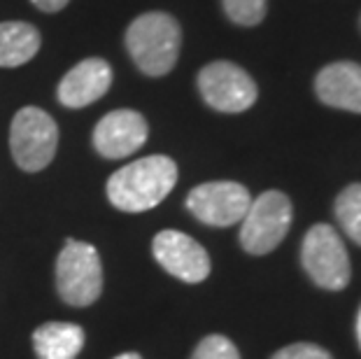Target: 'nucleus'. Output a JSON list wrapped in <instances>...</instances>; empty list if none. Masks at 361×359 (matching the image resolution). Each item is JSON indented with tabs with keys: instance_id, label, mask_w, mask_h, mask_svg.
<instances>
[{
	"instance_id": "nucleus-6",
	"label": "nucleus",
	"mask_w": 361,
	"mask_h": 359,
	"mask_svg": "<svg viewBox=\"0 0 361 359\" xmlns=\"http://www.w3.org/2000/svg\"><path fill=\"white\" fill-rule=\"evenodd\" d=\"M301 262L310 280L322 289H345L352 276L348 250L334 226L314 224L303 238Z\"/></svg>"
},
{
	"instance_id": "nucleus-16",
	"label": "nucleus",
	"mask_w": 361,
	"mask_h": 359,
	"mask_svg": "<svg viewBox=\"0 0 361 359\" xmlns=\"http://www.w3.org/2000/svg\"><path fill=\"white\" fill-rule=\"evenodd\" d=\"M228 19L240 26H257L266 17V0H224Z\"/></svg>"
},
{
	"instance_id": "nucleus-19",
	"label": "nucleus",
	"mask_w": 361,
	"mask_h": 359,
	"mask_svg": "<svg viewBox=\"0 0 361 359\" xmlns=\"http://www.w3.org/2000/svg\"><path fill=\"white\" fill-rule=\"evenodd\" d=\"M30 3L42 12H59V10H63L71 0H30Z\"/></svg>"
},
{
	"instance_id": "nucleus-15",
	"label": "nucleus",
	"mask_w": 361,
	"mask_h": 359,
	"mask_svg": "<svg viewBox=\"0 0 361 359\" xmlns=\"http://www.w3.org/2000/svg\"><path fill=\"white\" fill-rule=\"evenodd\" d=\"M336 217L341 221L343 231L361 245V185L345 187L336 198Z\"/></svg>"
},
{
	"instance_id": "nucleus-17",
	"label": "nucleus",
	"mask_w": 361,
	"mask_h": 359,
	"mask_svg": "<svg viewBox=\"0 0 361 359\" xmlns=\"http://www.w3.org/2000/svg\"><path fill=\"white\" fill-rule=\"evenodd\" d=\"M191 359H240V353L226 336L212 334L198 343Z\"/></svg>"
},
{
	"instance_id": "nucleus-9",
	"label": "nucleus",
	"mask_w": 361,
	"mask_h": 359,
	"mask_svg": "<svg viewBox=\"0 0 361 359\" xmlns=\"http://www.w3.org/2000/svg\"><path fill=\"white\" fill-rule=\"evenodd\" d=\"M152 252H154V259L161 264V269L182 282L196 285L210 276V257H207L205 248L182 231L166 229V231L157 233Z\"/></svg>"
},
{
	"instance_id": "nucleus-4",
	"label": "nucleus",
	"mask_w": 361,
	"mask_h": 359,
	"mask_svg": "<svg viewBox=\"0 0 361 359\" xmlns=\"http://www.w3.org/2000/svg\"><path fill=\"white\" fill-rule=\"evenodd\" d=\"M59 145L56 121L40 108H21L10 126L12 159L21 171L37 173L51 164Z\"/></svg>"
},
{
	"instance_id": "nucleus-11",
	"label": "nucleus",
	"mask_w": 361,
	"mask_h": 359,
	"mask_svg": "<svg viewBox=\"0 0 361 359\" xmlns=\"http://www.w3.org/2000/svg\"><path fill=\"white\" fill-rule=\"evenodd\" d=\"M112 84V68L103 59H84L73 71L63 75L59 82L56 96L59 103L66 108H87V105L96 103L98 98L107 94Z\"/></svg>"
},
{
	"instance_id": "nucleus-20",
	"label": "nucleus",
	"mask_w": 361,
	"mask_h": 359,
	"mask_svg": "<svg viewBox=\"0 0 361 359\" xmlns=\"http://www.w3.org/2000/svg\"><path fill=\"white\" fill-rule=\"evenodd\" d=\"M114 359H142L137 353H124V355H119V357H114Z\"/></svg>"
},
{
	"instance_id": "nucleus-7",
	"label": "nucleus",
	"mask_w": 361,
	"mask_h": 359,
	"mask_svg": "<svg viewBox=\"0 0 361 359\" xmlns=\"http://www.w3.org/2000/svg\"><path fill=\"white\" fill-rule=\"evenodd\" d=\"M198 91L210 108L219 112H245L259 96L255 80L231 61H214L198 73Z\"/></svg>"
},
{
	"instance_id": "nucleus-12",
	"label": "nucleus",
	"mask_w": 361,
	"mask_h": 359,
	"mask_svg": "<svg viewBox=\"0 0 361 359\" xmlns=\"http://www.w3.org/2000/svg\"><path fill=\"white\" fill-rule=\"evenodd\" d=\"M314 91L322 103L361 114V66L352 61L326 66L314 80Z\"/></svg>"
},
{
	"instance_id": "nucleus-1",
	"label": "nucleus",
	"mask_w": 361,
	"mask_h": 359,
	"mask_svg": "<svg viewBox=\"0 0 361 359\" xmlns=\"http://www.w3.org/2000/svg\"><path fill=\"white\" fill-rule=\"evenodd\" d=\"M178 164L171 157L154 154L119 168L107 180V198L121 212L152 210L173 192Z\"/></svg>"
},
{
	"instance_id": "nucleus-3",
	"label": "nucleus",
	"mask_w": 361,
	"mask_h": 359,
	"mask_svg": "<svg viewBox=\"0 0 361 359\" xmlns=\"http://www.w3.org/2000/svg\"><path fill=\"white\" fill-rule=\"evenodd\" d=\"M56 289L68 305L84 308L103 292V266L94 245L82 241H66L56 259Z\"/></svg>"
},
{
	"instance_id": "nucleus-10",
	"label": "nucleus",
	"mask_w": 361,
	"mask_h": 359,
	"mask_svg": "<svg viewBox=\"0 0 361 359\" xmlns=\"http://www.w3.org/2000/svg\"><path fill=\"white\" fill-rule=\"evenodd\" d=\"M149 128L140 112L114 110L94 128V147L105 159H126L147 142Z\"/></svg>"
},
{
	"instance_id": "nucleus-21",
	"label": "nucleus",
	"mask_w": 361,
	"mask_h": 359,
	"mask_svg": "<svg viewBox=\"0 0 361 359\" xmlns=\"http://www.w3.org/2000/svg\"><path fill=\"white\" fill-rule=\"evenodd\" d=\"M357 339L361 343V310H359V315H357Z\"/></svg>"
},
{
	"instance_id": "nucleus-13",
	"label": "nucleus",
	"mask_w": 361,
	"mask_h": 359,
	"mask_svg": "<svg viewBox=\"0 0 361 359\" xmlns=\"http://www.w3.org/2000/svg\"><path fill=\"white\" fill-rule=\"evenodd\" d=\"M37 359H75L84 348V329L73 322H47L33 331Z\"/></svg>"
},
{
	"instance_id": "nucleus-5",
	"label": "nucleus",
	"mask_w": 361,
	"mask_h": 359,
	"mask_svg": "<svg viewBox=\"0 0 361 359\" xmlns=\"http://www.w3.org/2000/svg\"><path fill=\"white\" fill-rule=\"evenodd\" d=\"M291 201L282 192H264L250 203L240 226V245L250 255H268L280 245L291 226Z\"/></svg>"
},
{
	"instance_id": "nucleus-2",
	"label": "nucleus",
	"mask_w": 361,
	"mask_h": 359,
	"mask_svg": "<svg viewBox=\"0 0 361 359\" xmlns=\"http://www.w3.org/2000/svg\"><path fill=\"white\" fill-rule=\"evenodd\" d=\"M182 44L180 24L166 12L140 14L126 30V47L140 73L149 78L168 75L178 63Z\"/></svg>"
},
{
	"instance_id": "nucleus-8",
	"label": "nucleus",
	"mask_w": 361,
	"mask_h": 359,
	"mask_svg": "<svg viewBox=\"0 0 361 359\" xmlns=\"http://www.w3.org/2000/svg\"><path fill=\"white\" fill-rule=\"evenodd\" d=\"M252 203L247 187L238 182H205L191 189L187 196V208L198 221L210 226H233L243 221Z\"/></svg>"
},
{
	"instance_id": "nucleus-14",
	"label": "nucleus",
	"mask_w": 361,
	"mask_h": 359,
	"mask_svg": "<svg viewBox=\"0 0 361 359\" xmlns=\"http://www.w3.org/2000/svg\"><path fill=\"white\" fill-rule=\"evenodd\" d=\"M40 49V33L26 21L0 24V68H17L28 63Z\"/></svg>"
},
{
	"instance_id": "nucleus-18",
	"label": "nucleus",
	"mask_w": 361,
	"mask_h": 359,
	"mask_svg": "<svg viewBox=\"0 0 361 359\" xmlns=\"http://www.w3.org/2000/svg\"><path fill=\"white\" fill-rule=\"evenodd\" d=\"M273 359H334V357L329 350L314 346V343H294V346L278 350Z\"/></svg>"
}]
</instances>
